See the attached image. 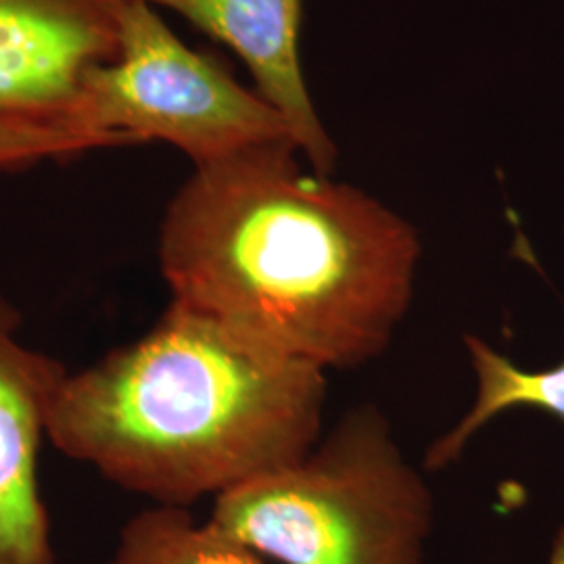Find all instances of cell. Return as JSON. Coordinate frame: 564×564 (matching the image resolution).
<instances>
[{"mask_svg": "<svg viewBox=\"0 0 564 564\" xmlns=\"http://www.w3.org/2000/svg\"><path fill=\"white\" fill-rule=\"evenodd\" d=\"M270 142L195 165L167 203L172 302L289 358L347 370L379 358L412 303L421 241L360 188Z\"/></svg>", "mask_w": 564, "mask_h": 564, "instance_id": "cell-1", "label": "cell"}, {"mask_svg": "<svg viewBox=\"0 0 564 564\" xmlns=\"http://www.w3.org/2000/svg\"><path fill=\"white\" fill-rule=\"evenodd\" d=\"M326 372L170 302L141 339L67 370L48 442L158 506L276 473L318 444Z\"/></svg>", "mask_w": 564, "mask_h": 564, "instance_id": "cell-2", "label": "cell"}, {"mask_svg": "<svg viewBox=\"0 0 564 564\" xmlns=\"http://www.w3.org/2000/svg\"><path fill=\"white\" fill-rule=\"evenodd\" d=\"M67 368L21 335L0 295V564H55L41 449Z\"/></svg>", "mask_w": 564, "mask_h": 564, "instance_id": "cell-6", "label": "cell"}, {"mask_svg": "<svg viewBox=\"0 0 564 564\" xmlns=\"http://www.w3.org/2000/svg\"><path fill=\"white\" fill-rule=\"evenodd\" d=\"M78 121L126 147L167 142L195 165L270 142L297 147L272 105L223 61L186 46L147 0H121L118 57L90 74Z\"/></svg>", "mask_w": 564, "mask_h": 564, "instance_id": "cell-4", "label": "cell"}, {"mask_svg": "<svg viewBox=\"0 0 564 564\" xmlns=\"http://www.w3.org/2000/svg\"><path fill=\"white\" fill-rule=\"evenodd\" d=\"M464 345L477 379V395L458 424L429 447L426 468L431 470L458 460L485 424L510 410H540L564 421V360L544 370H527L475 335L464 337Z\"/></svg>", "mask_w": 564, "mask_h": 564, "instance_id": "cell-8", "label": "cell"}, {"mask_svg": "<svg viewBox=\"0 0 564 564\" xmlns=\"http://www.w3.org/2000/svg\"><path fill=\"white\" fill-rule=\"evenodd\" d=\"M120 2L0 0V118L84 130V86L118 57Z\"/></svg>", "mask_w": 564, "mask_h": 564, "instance_id": "cell-5", "label": "cell"}, {"mask_svg": "<svg viewBox=\"0 0 564 564\" xmlns=\"http://www.w3.org/2000/svg\"><path fill=\"white\" fill-rule=\"evenodd\" d=\"M232 48L251 72L258 95L291 126L312 170L330 174L337 149L307 93L300 61L303 0H147Z\"/></svg>", "mask_w": 564, "mask_h": 564, "instance_id": "cell-7", "label": "cell"}, {"mask_svg": "<svg viewBox=\"0 0 564 564\" xmlns=\"http://www.w3.org/2000/svg\"><path fill=\"white\" fill-rule=\"evenodd\" d=\"M547 564H564V524L558 529L554 542H552V552Z\"/></svg>", "mask_w": 564, "mask_h": 564, "instance_id": "cell-11", "label": "cell"}, {"mask_svg": "<svg viewBox=\"0 0 564 564\" xmlns=\"http://www.w3.org/2000/svg\"><path fill=\"white\" fill-rule=\"evenodd\" d=\"M105 564H268L256 550L199 523L181 506H153L123 524L116 552Z\"/></svg>", "mask_w": 564, "mask_h": 564, "instance_id": "cell-9", "label": "cell"}, {"mask_svg": "<svg viewBox=\"0 0 564 564\" xmlns=\"http://www.w3.org/2000/svg\"><path fill=\"white\" fill-rule=\"evenodd\" d=\"M209 521L281 564H423L433 496L360 405L302 460L216 498Z\"/></svg>", "mask_w": 564, "mask_h": 564, "instance_id": "cell-3", "label": "cell"}, {"mask_svg": "<svg viewBox=\"0 0 564 564\" xmlns=\"http://www.w3.org/2000/svg\"><path fill=\"white\" fill-rule=\"evenodd\" d=\"M102 149H121V142L72 126L0 118V174Z\"/></svg>", "mask_w": 564, "mask_h": 564, "instance_id": "cell-10", "label": "cell"}]
</instances>
